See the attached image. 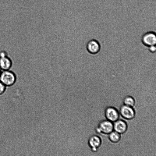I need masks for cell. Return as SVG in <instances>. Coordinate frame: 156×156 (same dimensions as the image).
<instances>
[{
  "label": "cell",
  "mask_w": 156,
  "mask_h": 156,
  "mask_svg": "<svg viewBox=\"0 0 156 156\" xmlns=\"http://www.w3.org/2000/svg\"><path fill=\"white\" fill-rule=\"evenodd\" d=\"M17 79L16 73L11 70L1 71L0 81L7 87L13 85L17 82Z\"/></svg>",
  "instance_id": "cell-1"
},
{
  "label": "cell",
  "mask_w": 156,
  "mask_h": 156,
  "mask_svg": "<svg viewBox=\"0 0 156 156\" xmlns=\"http://www.w3.org/2000/svg\"><path fill=\"white\" fill-rule=\"evenodd\" d=\"M96 130L99 133L109 134L113 130V124L108 120H103L100 122Z\"/></svg>",
  "instance_id": "cell-2"
},
{
  "label": "cell",
  "mask_w": 156,
  "mask_h": 156,
  "mask_svg": "<svg viewBox=\"0 0 156 156\" xmlns=\"http://www.w3.org/2000/svg\"><path fill=\"white\" fill-rule=\"evenodd\" d=\"M141 41L145 45L147 46L155 45L156 43L155 33L151 31L145 33L142 37Z\"/></svg>",
  "instance_id": "cell-3"
},
{
  "label": "cell",
  "mask_w": 156,
  "mask_h": 156,
  "mask_svg": "<svg viewBox=\"0 0 156 156\" xmlns=\"http://www.w3.org/2000/svg\"><path fill=\"white\" fill-rule=\"evenodd\" d=\"M120 113L123 118L127 119H131L135 116V112L132 107L124 105L120 107Z\"/></svg>",
  "instance_id": "cell-4"
},
{
  "label": "cell",
  "mask_w": 156,
  "mask_h": 156,
  "mask_svg": "<svg viewBox=\"0 0 156 156\" xmlns=\"http://www.w3.org/2000/svg\"><path fill=\"white\" fill-rule=\"evenodd\" d=\"M105 115L108 120L111 122H115L118 119L119 113L116 108L110 107L105 110Z\"/></svg>",
  "instance_id": "cell-5"
},
{
  "label": "cell",
  "mask_w": 156,
  "mask_h": 156,
  "mask_svg": "<svg viewBox=\"0 0 156 156\" xmlns=\"http://www.w3.org/2000/svg\"><path fill=\"white\" fill-rule=\"evenodd\" d=\"M86 48L88 52L92 54H95L99 52L100 49V45L96 40L92 39L87 43Z\"/></svg>",
  "instance_id": "cell-6"
},
{
  "label": "cell",
  "mask_w": 156,
  "mask_h": 156,
  "mask_svg": "<svg viewBox=\"0 0 156 156\" xmlns=\"http://www.w3.org/2000/svg\"><path fill=\"white\" fill-rule=\"evenodd\" d=\"M13 65V60L9 55L0 58V69L1 71L11 70Z\"/></svg>",
  "instance_id": "cell-7"
},
{
  "label": "cell",
  "mask_w": 156,
  "mask_h": 156,
  "mask_svg": "<svg viewBox=\"0 0 156 156\" xmlns=\"http://www.w3.org/2000/svg\"><path fill=\"white\" fill-rule=\"evenodd\" d=\"M101 140L100 138L96 135L90 136L88 140V144L93 151H96L100 146Z\"/></svg>",
  "instance_id": "cell-8"
},
{
  "label": "cell",
  "mask_w": 156,
  "mask_h": 156,
  "mask_svg": "<svg viewBox=\"0 0 156 156\" xmlns=\"http://www.w3.org/2000/svg\"><path fill=\"white\" fill-rule=\"evenodd\" d=\"M127 125L123 120H117L114 122L113 129L120 134L124 133L127 129Z\"/></svg>",
  "instance_id": "cell-9"
},
{
  "label": "cell",
  "mask_w": 156,
  "mask_h": 156,
  "mask_svg": "<svg viewBox=\"0 0 156 156\" xmlns=\"http://www.w3.org/2000/svg\"><path fill=\"white\" fill-rule=\"evenodd\" d=\"M109 138L110 140L113 143H117L120 140V134L115 131H112L109 134Z\"/></svg>",
  "instance_id": "cell-10"
},
{
  "label": "cell",
  "mask_w": 156,
  "mask_h": 156,
  "mask_svg": "<svg viewBox=\"0 0 156 156\" xmlns=\"http://www.w3.org/2000/svg\"><path fill=\"white\" fill-rule=\"evenodd\" d=\"M123 101L124 105L132 107L135 104L134 99L130 96H127L125 98Z\"/></svg>",
  "instance_id": "cell-11"
},
{
  "label": "cell",
  "mask_w": 156,
  "mask_h": 156,
  "mask_svg": "<svg viewBox=\"0 0 156 156\" xmlns=\"http://www.w3.org/2000/svg\"><path fill=\"white\" fill-rule=\"evenodd\" d=\"M6 87L0 81V95L5 93L6 90Z\"/></svg>",
  "instance_id": "cell-12"
},
{
  "label": "cell",
  "mask_w": 156,
  "mask_h": 156,
  "mask_svg": "<svg viewBox=\"0 0 156 156\" xmlns=\"http://www.w3.org/2000/svg\"><path fill=\"white\" fill-rule=\"evenodd\" d=\"M8 53L5 51L2 50L0 51V58L9 55Z\"/></svg>",
  "instance_id": "cell-13"
},
{
  "label": "cell",
  "mask_w": 156,
  "mask_h": 156,
  "mask_svg": "<svg viewBox=\"0 0 156 156\" xmlns=\"http://www.w3.org/2000/svg\"><path fill=\"white\" fill-rule=\"evenodd\" d=\"M148 50L151 53L155 52L156 50L155 45H153L149 46Z\"/></svg>",
  "instance_id": "cell-14"
},
{
  "label": "cell",
  "mask_w": 156,
  "mask_h": 156,
  "mask_svg": "<svg viewBox=\"0 0 156 156\" xmlns=\"http://www.w3.org/2000/svg\"><path fill=\"white\" fill-rule=\"evenodd\" d=\"M1 71H2L0 69V76H1Z\"/></svg>",
  "instance_id": "cell-15"
}]
</instances>
